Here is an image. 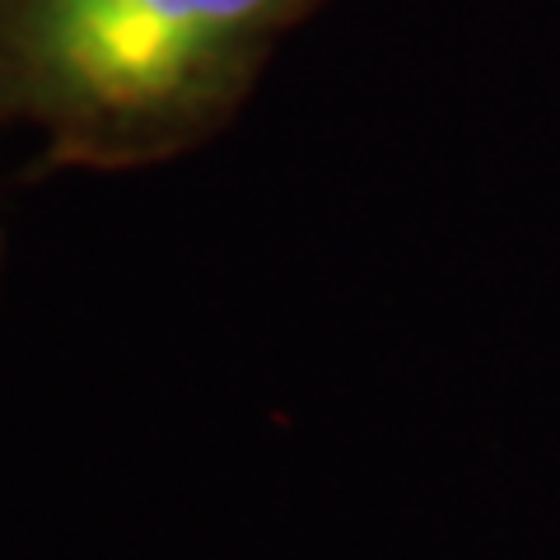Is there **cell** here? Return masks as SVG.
<instances>
[{
	"instance_id": "cell-1",
	"label": "cell",
	"mask_w": 560,
	"mask_h": 560,
	"mask_svg": "<svg viewBox=\"0 0 560 560\" xmlns=\"http://www.w3.org/2000/svg\"><path fill=\"white\" fill-rule=\"evenodd\" d=\"M327 0H0V127L43 173H127L215 140L271 51Z\"/></svg>"
},
{
	"instance_id": "cell-2",
	"label": "cell",
	"mask_w": 560,
	"mask_h": 560,
	"mask_svg": "<svg viewBox=\"0 0 560 560\" xmlns=\"http://www.w3.org/2000/svg\"><path fill=\"white\" fill-rule=\"evenodd\" d=\"M0 257H5V238H0Z\"/></svg>"
}]
</instances>
